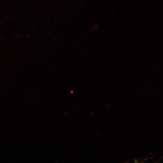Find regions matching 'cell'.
<instances>
[{"mask_svg":"<svg viewBox=\"0 0 163 163\" xmlns=\"http://www.w3.org/2000/svg\"><path fill=\"white\" fill-rule=\"evenodd\" d=\"M138 158L136 159V158H135L133 159V161L135 163H138Z\"/></svg>","mask_w":163,"mask_h":163,"instance_id":"obj_1","label":"cell"},{"mask_svg":"<svg viewBox=\"0 0 163 163\" xmlns=\"http://www.w3.org/2000/svg\"><path fill=\"white\" fill-rule=\"evenodd\" d=\"M149 158V157H147V158H146L143 161L141 162V163H142L143 162L145 161H146V160H147L148 158Z\"/></svg>","mask_w":163,"mask_h":163,"instance_id":"obj_2","label":"cell"}]
</instances>
